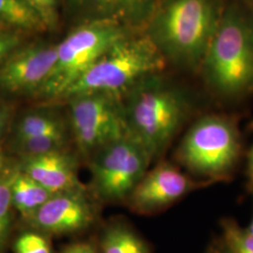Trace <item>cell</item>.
Segmentation results:
<instances>
[{
    "instance_id": "cell-1",
    "label": "cell",
    "mask_w": 253,
    "mask_h": 253,
    "mask_svg": "<svg viewBox=\"0 0 253 253\" xmlns=\"http://www.w3.org/2000/svg\"><path fill=\"white\" fill-rule=\"evenodd\" d=\"M224 8L221 0H161L145 26V35L166 61L197 71Z\"/></svg>"
},
{
    "instance_id": "cell-2",
    "label": "cell",
    "mask_w": 253,
    "mask_h": 253,
    "mask_svg": "<svg viewBox=\"0 0 253 253\" xmlns=\"http://www.w3.org/2000/svg\"><path fill=\"white\" fill-rule=\"evenodd\" d=\"M158 74L137 83L122 97L129 135L152 162L165 152L190 113L187 96Z\"/></svg>"
},
{
    "instance_id": "cell-3",
    "label": "cell",
    "mask_w": 253,
    "mask_h": 253,
    "mask_svg": "<svg viewBox=\"0 0 253 253\" xmlns=\"http://www.w3.org/2000/svg\"><path fill=\"white\" fill-rule=\"evenodd\" d=\"M201 70L208 86L228 99L253 90V16L236 4L224 8Z\"/></svg>"
},
{
    "instance_id": "cell-4",
    "label": "cell",
    "mask_w": 253,
    "mask_h": 253,
    "mask_svg": "<svg viewBox=\"0 0 253 253\" xmlns=\"http://www.w3.org/2000/svg\"><path fill=\"white\" fill-rule=\"evenodd\" d=\"M165 63L148 37L130 34L111 46L62 100L84 93H104L122 99L137 83L160 73Z\"/></svg>"
},
{
    "instance_id": "cell-5",
    "label": "cell",
    "mask_w": 253,
    "mask_h": 253,
    "mask_svg": "<svg viewBox=\"0 0 253 253\" xmlns=\"http://www.w3.org/2000/svg\"><path fill=\"white\" fill-rule=\"evenodd\" d=\"M241 155L237 122L224 115H206L188 129L177 149L179 163L200 180L231 177Z\"/></svg>"
},
{
    "instance_id": "cell-6",
    "label": "cell",
    "mask_w": 253,
    "mask_h": 253,
    "mask_svg": "<svg viewBox=\"0 0 253 253\" xmlns=\"http://www.w3.org/2000/svg\"><path fill=\"white\" fill-rule=\"evenodd\" d=\"M132 32L112 21H85L56 44V60L36 97L62 100L65 94L112 45Z\"/></svg>"
},
{
    "instance_id": "cell-7",
    "label": "cell",
    "mask_w": 253,
    "mask_h": 253,
    "mask_svg": "<svg viewBox=\"0 0 253 253\" xmlns=\"http://www.w3.org/2000/svg\"><path fill=\"white\" fill-rule=\"evenodd\" d=\"M70 128L78 150L92 157L129 135L122 99L104 93H84L67 99Z\"/></svg>"
},
{
    "instance_id": "cell-8",
    "label": "cell",
    "mask_w": 253,
    "mask_h": 253,
    "mask_svg": "<svg viewBox=\"0 0 253 253\" xmlns=\"http://www.w3.org/2000/svg\"><path fill=\"white\" fill-rule=\"evenodd\" d=\"M152 163L145 148L130 135L92 156L93 189L107 202L126 201Z\"/></svg>"
},
{
    "instance_id": "cell-9",
    "label": "cell",
    "mask_w": 253,
    "mask_h": 253,
    "mask_svg": "<svg viewBox=\"0 0 253 253\" xmlns=\"http://www.w3.org/2000/svg\"><path fill=\"white\" fill-rule=\"evenodd\" d=\"M211 184L208 181L195 180L171 163L163 162L145 172L126 203L139 214H151Z\"/></svg>"
},
{
    "instance_id": "cell-10",
    "label": "cell",
    "mask_w": 253,
    "mask_h": 253,
    "mask_svg": "<svg viewBox=\"0 0 253 253\" xmlns=\"http://www.w3.org/2000/svg\"><path fill=\"white\" fill-rule=\"evenodd\" d=\"M56 44L22 46L0 67V89L9 94L36 95L52 72Z\"/></svg>"
},
{
    "instance_id": "cell-11",
    "label": "cell",
    "mask_w": 253,
    "mask_h": 253,
    "mask_svg": "<svg viewBox=\"0 0 253 253\" xmlns=\"http://www.w3.org/2000/svg\"><path fill=\"white\" fill-rule=\"evenodd\" d=\"M27 219L41 233L66 235L90 226L95 210L81 188L53 194Z\"/></svg>"
},
{
    "instance_id": "cell-12",
    "label": "cell",
    "mask_w": 253,
    "mask_h": 253,
    "mask_svg": "<svg viewBox=\"0 0 253 253\" xmlns=\"http://www.w3.org/2000/svg\"><path fill=\"white\" fill-rule=\"evenodd\" d=\"M20 170L52 194L83 188L76 161L65 149L23 158Z\"/></svg>"
},
{
    "instance_id": "cell-13",
    "label": "cell",
    "mask_w": 253,
    "mask_h": 253,
    "mask_svg": "<svg viewBox=\"0 0 253 253\" xmlns=\"http://www.w3.org/2000/svg\"><path fill=\"white\" fill-rule=\"evenodd\" d=\"M161 0H69L85 21L116 22L132 30L146 26Z\"/></svg>"
},
{
    "instance_id": "cell-14",
    "label": "cell",
    "mask_w": 253,
    "mask_h": 253,
    "mask_svg": "<svg viewBox=\"0 0 253 253\" xmlns=\"http://www.w3.org/2000/svg\"><path fill=\"white\" fill-rule=\"evenodd\" d=\"M54 133H69L62 116L50 109L34 110L19 119L13 130V143Z\"/></svg>"
},
{
    "instance_id": "cell-15",
    "label": "cell",
    "mask_w": 253,
    "mask_h": 253,
    "mask_svg": "<svg viewBox=\"0 0 253 253\" xmlns=\"http://www.w3.org/2000/svg\"><path fill=\"white\" fill-rule=\"evenodd\" d=\"M53 194L25 172L18 170L11 185L12 206L24 217H30Z\"/></svg>"
},
{
    "instance_id": "cell-16",
    "label": "cell",
    "mask_w": 253,
    "mask_h": 253,
    "mask_svg": "<svg viewBox=\"0 0 253 253\" xmlns=\"http://www.w3.org/2000/svg\"><path fill=\"white\" fill-rule=\"evenodd\" d=\"M100 245L102 253H150L149 246L140 235L121 224L108 227Z\"/></svg>"
},
{
    "instance_id": "cell-17",
    "label": "cell",
    "mask_w": 253,
    "mask_h": 253,
    "mask_svg": "<svg viewBox=\"0 0 253 253\" xmlns=\"http://www.w3.org/2000/svg\"><path fill=\"white\" fill-rule=\"evenodd\" d=\"M0 27L22 32L46 29L41 19L23 0H0Z\"/></svg>"
},
{
    "instance_id": "cell-18",
    "label": "cell",
    "mask_w": 253,
    "mask_h": 253,
    "mask_svg": "<svg viewBox=\"0 0 253 253\" xmlns=\"http://www.w3.org/2000/svg\"><path fill=\"white\" fill-rule=\"evenodd\" d=\"M69 133H54L12 143L15 151L22 158L64 150L69 140Z\"/></svg>"
},
{
    "instance_id": "cell-19",
    "label": "cell",
    "mask_w": 253,
    "mask_h": 253,
    "mask_svg": "<svg viewBox=\"0 0 253 253\" xmlns=\"http://www.w3.org/2000/svg\"><path fill=\"white\" fill-rule=\"evenodd\" d=\"M18 170H0V250L3 249L9 235L10 208L12 206L11 185Z\"/></svg>"
},
{
    "instance_id": "cell-20",
    "label": "cell",
    "mask_w": 253,
    "mask_h": 253,
    "mask_svg": "<svg viewBox=\"0 0 253 253\" xmlns=\"http://www.w3.org/2000/svg\"><path fill=\"white\" fill-rule=\"evenodd\" d=\"M222 236L234 253H253V235L232 218L221 221Z\"/></svg>"
},
{
    "instance_id": "cell-21",
    "label": "cell",
    "mask_w": 253,
    "mask_h": 253,
    "mask_svg": "<svg viewBox=\"0 0 253 253\" xmlns=\"http://www.w3.org/2000/svg\"><path fill=\"white\" fill-rule=\"evenodd\" d=\"M16 253H52L45 235L37 232H27L20 235L15 242Z\"/></svg>"
},
{
    "instance_id": "cell-22",
    "label": "cell",
    "mask_w": 253,
    "mask_h": 253,
    "mask_svg": "<svg viewBox=\"0 0 253 253\" xmlns=\"http://www.w3.org/2000/svg\"><path fill=\"white\" fill-rule=\"evenodd\" d=\"M32 9L46 29L53 28L57 23L58 0H23Z\"/></svg>"
},
{
    "instance_id": "cell-23",
    "label": "cell",
    "mask_w": 253,
    "mask_h": 253,
    "mask_svg": "<svg viewBox=\"0 0 253 253\" xmlns=\"http://www.w3.org/2000/svg\"><path fill=\"white\" fill-rule=\"evenodd\" d=\"M23 46L22 31L0 27V67L11 54Z\"/></svg>"
},
{
    "instance_id": "cell-24",
    "label": "cell",
    "mask_w": 253,
    "mask_h": 253,
    "mask_svg": "<svg viewBox=\"0 0 253 253\" xmlns=\"http://www.w3.org/2000/svg\"><path fill=\"white\" fill-rule=\"evenodd\" d=\"M205 253H234L232 252L229 245L227 244L226 240L223 236H219L214 238L210 244L208 245V249Z\"/></svg>"
},
{
    "instance_id": "cell-25",
    "label": "cell",
    "mask_w": 253,
    "mask_h": 253,
    "mask_svg": "<svg viewBox=\"0 0 253 253\" xmlns=\"http://www.w3.org/2000/svg\"><path fill=\"white\" fill-rule=\"evenodd\" d=\"M62 253H97V251L90 243L77 242L65 248Z\"/></svg>"
},
{
    "instance_id": "cell-26",
    "label": "cell",
    "mask_w": 253,
    "mask_h": 253,
    "mask_svg": "<svg viewBox=\"0 0 253 253\" xmlns=\"http://www.w3.org/2000/svg\"><path fill=\"white\" fill-rule=\"evenodd\" d=\"M10 109L5 104H0V138L3 134V131L9 121Z\"/></svg>"
},
{
    "instance_id": "cell-27",
    "label": "cell",
    "mask_w": 253,
    "mask_h": 253,
    "mask_svg": "<svg viewBox=\"0 0 253 253\" xmlns=\"http://www.w3.org/2000/svg\"><path fill=\"white\" fill-rule=\"evenodd\" d=\"M248 175L250 178V187H253V145L250 150L248 159Z\"/></svg>"
},
{
    "instance_id": "cell-28",
    "label": "cell",
    "mask_w": 253,
    "mask_h": 253,
    "mask_svg": "<svg viewBox=\"0 0 253 253\" xmlns=\"http://www.w3.org/2000/svg\"><path fill=\"white\" fill-rule=\"evenodd\" d=\"M250 189H251V191H252V195H253V187H250ZM247 230H248L252 235H253V217L252 221H251V223H250V225L247 228Z\"/></svg>"
},
{
    "instance_id": "cell-29",
    "label": "cell",
    "mask_w": 253,
    "mask_h": 253,
    "mask_svg": "<svg viewBox=\"0 0 253 253\" xmlns=\"http://www.w3.org/2000/svg\"><path fill=\"white\" fill-rule=\"evenodd\" d=\"M245 1H246L250 6H252L253 9V0H245Z\"/></svg>"
}]
</instances>
